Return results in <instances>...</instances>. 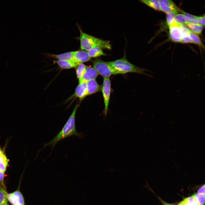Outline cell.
<instances>
[{
  "label": "cell",
  "instance_id": "cell-1",
  "mask_svg": "<svg viewBox=\"0 0 205 205\" xmlns=\"http://www.w3.org/2000/svg\"><path fill=\"white\" fill-rule=\"evenodd\" d=\"M79 106V104H76L73 110L61 130L50 141L44 144L43 147L51 146L52 147L51 151L56 144L60 141L67 138L76 136L80 138L84 137L83 134L79 133L76 130L75 126V115Z\"/></svg>",
  "mask_w": 205,
  "mask_h": 205
},
{
  "label": "cell",
  "instance_id": "cell-2",
  "mask_svg": "<svg viewBox=\"0 0 205 205\" xmlns=\"http://www.w3.org/2000/svg\"><path fill=\"white\" fill-rule=\"evenodd\" d=\"M109 63L115 70L116 74L134 73L145 75L150 77H153L152 75L145 73V71L150 72L151 71L133 65L125 57L109 62Z\"/></svg>",
  "mask_w": 205,
  "mask_h": 205
},
{
  "label": "cell",
  "instance_id": "cell-3",
  "mask_svg": "<svg viewBox=\"0 0 205 205\" xmlns=\"http://www.w3.org/2000/svg\"><path fill=\"white\" fill-rule=\"evenodd\" d=\"M78 27L80 33V47L81 50L88 51L96 47L108 49H111V45L109 41L103 40L88 34Z\"/></svg>",
  "mask_w": 205,
  "mask_h": 205
},
{
  "label": "cell",
  "instance_id": "cell-4",
  "mask_svg": "<svg viewBox=\"0 0 205 205\" xmlns=\"http://www.w3.org/2000/svg\"><path fill=\"white\" fill-rule=\"evenodd\" d=\"M93 66L98 74L104 78L109 77L112 75L116 74L115 70L109 62L97 59L94 61Z\"/></svg>",
  "mask_w": 205,
  "mask_h": 205
},
{
  "label": "cell",
  "instance_id": "cell-5",
  "mask_svg": "<svg viewBox=\"0 0 205 205\" xmlns=\"http://www.w3.org/2000/svg\"><path fill=\"white\" fill-rule=\"evenodd\" d=\"M101 90L104 105V114L106 116L108 110L111 90V82L109 77L103 78Z\"/></svg>",
  "mask_w": 205,
  "mask_h": 205
},
{
  "label": "cell",
  "instance_id": "cell-6",
  "mask_svg": "<svg viewBox=\"0 0 205 205\" xmlns=\"http://www.w3.org/2000/svg\"><path fill=\"white\" fill-rule=\"evenodd\" d=\"M169 35L171 40L175 42H181L182 38V33L179 26V24L175 22L169 26Z\"/></svg>",
  "mask_w": 205,
  "mask_h": 205
},
{
  "label": "cell",
  "instance_id": "cell-7",
  "mask_svg": "<svg viewBox=\"0 0 205 205\" xmlns=\"http://www.w3.org/2000/svg\"><path fill=\"white\" fill-rule=\"evenodd\" d=\"M159 1L161 11L166 13L172 11H175L178 13L181 11V10L172 1L159 0Z\"/></svg>",
  "mask_w": 205,
  "mask_h": 205
},
{
  "label": "cell",
  "instance_id": "cell-8",
  "mask_svg": "<svg viewBox=\"0 0 205 205\" xmlns=\"http://www.w3.org/2000/svg\"><path fill=\"white\" fill-rule=\"evenodd\" d=\"M7 198L12 205H24V204L23 196L18 189L12 193L8 194Z\"/></svg>",
  "mask_w": 205,
  "mask_h": 205
},
{
  "label": "cell",
  "instance_id": "cell-9",
  "mask_svg": "<svg viewBox=\"0 0 205 205\" xmlns=\"http://www.w3.org/2000/svg\"><path fill=\"white\" fill-rule=\"evenodd\" d=\"M87 96V82H79L77 86L74 94L72 97L79 99L81 101Z\"/></svg>",
  "mask_w": 205,
  "mask_h": 205
},
{
  "label": "cell",
  "instance_id": "cell-10",
  "mask_svg": "<svg viewBox=\"0 0 205 205\" xmlns=\"http://www.w3.org/2000/svg\"><path fill=\"white\" fill-rule=\"evenodd\" d=\"M99 75L93 67L87 66L85 73L82 77L79 80V82H87L91 80L95 79Z\"/></svg>",
  "mask_w": 205,
  "mask_h": 205
},
{
  "label": "cell",
  "instance_id": "cell-11",
  "mask_svg": "<svg viewBox=\"0 0 205 205\" xmlns=\"http://www.w3.org/2000/svg\"><path fill=\"white\" fill-rule=\"evenodd\" d=\"M91 57L88 52L83 50L74 51L73 61L79 64L89 61Z\"/></svg>",
  "mask_w": 205,
  "mask_h": 205
},
{
  "label": "cell",
  "instance_id": "cell-12",
  "mask_svg": "<svg viewBox=\"0 0 205 205\" xmlns=\"http://www.w3.org/2000/svg\"><path fill=\"white\" fill-rule=\"evenodd\" d=\"M87 96L94 94L101 90V87L95 79L87 82Z\"/></svg>",
  "mask_w": 205,
  "mask_h": 205
},
{
  "label": "cell",
  "instance_id": "cell-13",
  "mask_svg": "<svg viewBox=\"0 0 205 205\" xmlns=\"http://www.w3.org/2000/svg\"><path fill=\"white\" fill-rule=\"evenodd\" d=\"M54 62L60 68L64 69L76 68L79 64L73 60H55Z\"/></svg>",
  "mask_w": 205,
  "mask_h": 205
},
{
  "label": "cell",
  "instance_id": "cell-14",
  "mask_svg": "<svg viewBox=\"0 0 205 205\" xmlns=\"http://www.w3.org/2000/svg\"><path fill=\"white\" fill-rule=\"evenodd\" d=\"M74 51L59 54H48L49 57L57 59V60H73Z\"/></svg>",
  "mask_w": 205,
  "mask_h": 205
},
{
  "label": "cell",
  "instance_id": "cell-15",
  "mask_svg": "<svg viewBox=\"0 0 205 205\" xmlns=\"http://www.w3.org/2000/svg\"><path fill=\"white\" fill-rule=\"evenodd\" d=\"M9 160L5 154L4 150L0 154V170L5 172L8 165Z\"/></svg>",
  "mask_w": 205,
  "mask_h": 205
},
{
  "label": "cell",
  "instance_id": "cell-16",
  "mask_svg": "<svg viewBox=\"0 0 205 205\" xmlns=\"http://www.w3.org/2000/svg\"><path fill=\"white\" fill-rule=\"evenodd\" d=\"M191 31L198 35L200 34L204 27L199 24L189 23L186 24Z\"/></svg>",
  "mask_w": 205,
  "mask_h": 205
},
{
  "label": "cell",
  "instance_id": "cell-17",
  "mask_svg": "<svg viewBox=\"0 0 205 205\" xmlns=\"http://www.w3.org/2000/svg\"><path fill=\"white\" fill-rule=\"evenodd\" d=\"M140 1L142 3L155 10L161 11L159 0H143Z\"/></svg>",
  "mask_w": 205,
  "mask_h": 205
},
{
  "label": "cell",
  "instance_id": "cell-18",
  "mask_svg": "<svg viewBox=\"0 0 205 205\" xmlns=\"http://www.w3.org/2000/svg\"><path fill=\"white\" fill-rule=\"evenodd\" d=\"M87 52L91 58H95L106 55V54L102 51L101 48L99 47L93 48Z\"/></svg>",
  "mask_w": 205,
  "mask_h": 205
},
{
  "label": "cell",
  "instance_id": "cell-19",
  "mask_svg": "<svg viewBox=\"0 0 205 205\" xmlns=\"http://www.w3.org/2000/svg\"><path fill=\"white\" fill-rule=\"evenodd\" d=\"M87 66L83 63H79L76 67L77 78L79 80L83 76L86 71Z\"/></svg>",
  "mask_w": 205,
  "mask_h": 205
},
{
  "label": "cell",
  "instance_id": "cell-20",
  "mask_svg": "<svg viewBox=\"0 0 205 205\" xmlns=\"http://www.w3.org/2000/svg\"><path fill=\"white\" fill-rule=\"evenodd\" d=\"M180 12L184 16L186 21V24L189 23L198 24L196 19V16L185 12L181 10Z\"/></svg>",
  "mask_w": 205,
  "mask_h": 205
},
{
  "label": "cell",
  "instance_id": "cell-21",
  "mask_svg": "<svg viewBox=\"0 0 205 205\" xmlns=\"http://www.w3.org/2000/svg\"><path fill=\"white\" fill-rule=\"evenodd\" d=\"M7 194L6 188L0 185V205H3L7 203Z\"/></svg>",
  "mask_w": 205,
  "mask_h": 205
},
{
  "label": "cell",
  "instance_id": "cell-22",
  "mask_svg": "<svg viewBox=\"0 0 205 205\" xmlns=\"http://www.w3.org/2000/svg\"><path fill=\"white\" fill-rule=\"evenodd\" d=\"M188 35L194 44H195L200 47L204 48L205 46L198 36L190 31Z\"/></svg>",
  "mask_w": 205,
  "mask_h": 205
},
{
  "label": "cell",
  "instance_id": "cell-23",
  "mask_svg": "<svg viewBox=\"0 0 205 205\" xmlns=\"http://www.w3.org/2000/svg\"><path fill=\"white\" fill-rule=\"evenodd\" d=\"M177 205H198L192 196L186 198Z\"/></svg>",
  "mask_w": 205,
  "mask_h": 205
},
{
  "label": "cell",
  "instance_id": "cell-24",
  "mask_svg": "<svg viewBox=\"0 0 205 205\" xmlns=\"http://www.w3.org/2000/svg\"><path fill=\"white\" fill-rule=\"evenodd\" d=\"M192 196L198 205H204L205 204V195L196 193Z\"/></svg>",
  "mask_w": 205,
  "mask_h": 205
},
{
  "label": "cell",
  "instance_id": "cell-25",
  "mask_svg": "<svg viewBox=\"0 0 205 205\" xmlns=\"http://www.w3.org/2000/svg\"><path fill=\"white\" fill-rule=\"evenodd\" d=\"M178 13L175 11H172L166 13V23L168 26L172 25L175 22L174 18L175 15Z\"/></svg>",
  "mask_w": 205,
  "mask_h": 205
},
{
  "label": "cell",
  "instance_id": "cell-26",
  "mask_svg": "<svg viewBox=\"0 0 205 205\" xmlns=\"http://www.w3.org/2000/svg\"><path fill=\"white\" fill-rule=\"evenodd\" d=\"M175 22L178 24H186V21L184 15L183 14H177L174 18Z\"/></svg>",
  "mask_w": 205,
  "mask_h": 205
},
{
  "label": "cell",
  "instance_id": "cell-27",
  "mask_svg": "<svg viewBox=\"0 0 205 205\" xmlns=\"http://www.w3.org/2000/svg\"><path fill=\"white\" fill-rule=\"evenodd\" d=\"M181 42L184 43H193L188 34L185 33H182V38Z\"/></svg>",
  "mask_w": 205,
  "mask_h": 205
},
{
  "label": "cell",
  "instance_id": "cell-28",
  "mask_svg": "<svg viewBox=\"0 0 205 205\" xmlns=\"http://www.w3.org/2000/svg\"><path fill=\"white\" fill-rule=\"evenodd\" d=\"M196 19L198 23L205 27V16L204 15L203 16H196Z\"/></svg>",
  "mask_w": 205,
  "mask_h": 205
},
{
  "label": "cell",
  "instance_id": "cell-29",
  "mask_svg": "<svg viewBox=\"0 0 205 205\" xmlns=\"http://www.w3.org/2000/svg\"><path fill=\"white\" fill-rule=\"evenodd\" d=\"M5 173L0 170V184L6 188L4 181Z\"/></svg>",
  "mask_w": 205,
  "mask_h": 205
},
{
  "label": "cell",
  "instance_id": "cell-30",
  "mask_svg": "<svg viewBox=\"0 0 205 205\" xmlns=\"http://www.w3.org/2000/svg\"><path fill=\"white\" fill-rule=\"evenodd\" d=\"M198 193L205 195V184L198 189Z\"/></svg>",
  "mask_w": 205,
  "mask_h": 205
},
{
  "label": "cell",
  "instance_id": "cell-31",
  "mask_svg": "<svg viewBox=\"0 0 205 205\" xmlns=\"http://www.w3.org/2000/svg\"><path fill=\"white\" fill-rule=\"evenodd\" d=\"M157 196L158 198L159 199V200L161 202L163 205H175V204H173L168 203L165 201L164 200H163L160 197H159L158 196H157Z\"/></svg>",
  "mask_w": 205,
  "mask_h": 205
},
{
  "label": "cell",
  "instance_id": "cell-32",
  "mask_svg": "<svg viewBox=\"0 0 205 205\" xmlns=\"http://www.w3.org/2000/svg\"><path fill=\"white\" fill-rule=\"evenodd\" d=\"M3 150L2 149L1 145H0V154H1V153L3 151Z\"/></svg>",
  "mask_w": 205,
  "mask_h": 205
},
{
  "label": "cell",
  "instance_id": "cell-33",
  "mask_svg": "<svg viewBox=\"0 0 205 205\" xmlns=\"http://www.w3.org/2000/svg\"><path fill=\"white\" fill-rule=\"evenodd\" d=\"M9 205L7 203V204H4V205Z\"/></svg>",
  "mask_w": 205,
  "mask_h": 205
},
{
  "label": "cell",
  "instance_id": "cell-34",
  "mask_svg": "<svg viewBox=\"0 0 205 205\" xmlns=\"http://www.w3.org/2000/svg\"><path fill=\"white\" fill-rule=\"evenodd\" d=\"M204 15L205 16V13L204 14Z\"/></svg>",
  "mask_w": 205,
  "mask_h": 205
}]
</instances>
